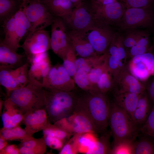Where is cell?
<instances>
[{"label":"cell","instance_id":"obj_1","mask_svg":"<svg viewBox=\"0 0 154 154\" xmlns=\"http://www.w3.org/2000/svg\"><path fill=\"white\" fill-rule=\"evenodd\" d=\"M110 103L106 94L85 92L78 97L75 109L82 111L88 116L98 133H104L108 125Z\"/></svg>","mask_w":154,"mask_h":154},{"label":"cell","instance_id":"obj_2","mask_svg":"<svg viewBox=\"0 0 154 154\" xmlns=\"http://www.w3.org/2000/svg\"><path fill=\"white\" fill-rule=\"evenodd\" d=\"M44 88V108L47 114L48 121L54 123L73 113L78 97L72 91Z\"/></svg>","mask_w":154,"mask_h":154},{"label":"cell","instance_id":"obj_3","mask_svg":"<svg viewBox=\"0 0 154 154\" xmlns=\"http://www.w3.org/2000/svg\"><path fill=\"white\" fill-rule=\"evenodd\" d=\"M108 125L113 143L123 140L135 141L140 131L128 113L114 101L110 103Z\"/></svg>","mask_w":154,"mask_h":154},{"label":"cell","instance_id":"obj_4","mask_svg":"<svg viewBox=\"0 0 154 154\" xmlns=\"http://www.w3.org/2000/svg\"><path fill=\"white\" fill-rule=\"evenodd\" d=\"M7 98L18 106L24 114L44 108V88L31 82L25 86L10 92Z\"/></svg>","mask_w":154,"mask_h":154},{"label":"cell","instance_id":"obj_5","mask_svg":"<svg viewBox=\"0 0 154 154\" xmlns=\"http://www.w3.org/2000/svg\"><path fill=\"white\" fill-rule=\"evenodd\" d=\"M23 10L30 25L28 33L44 29L51 25L55 18L44 4L39 0H30Z\"/></svg>","mask_w":154,"mask_h":154},{"label":"cell","instance_id":"obj_6","mask_svg":"<svg viewBox=\"0 0 154 154\" xmlns=\"http://www.w3.org/2000/svg\"><path fill=\"white\" fill-rule=\"evenodd\" d=\"M151 6L143 8H127L117 25L122 30H133L150 26L154 19Z\"/></svg>","mask_w":154,"mask_h":154},{"label":"cell","instance_id":"obj_7","mask_svg":"<svg viewBox=\"0 0 154 154\" xmlns=\"http://www.w3.org/2000/svg\"><path fill=\"white\" fill-rule=\"evenodd\" d=\"M83 32L96 53L99 55L106 52L115 33L110 26L96 23Z\"/></svg>","mask_w":154,"mask_h":154},{"label":"cell","instance_id":"obj_8","mask_svg":"<svg viewBox=\"0 0 154 154\" xmlns=\"http://www.w3.org/2000/svg\"><path fill=\"white\" fill-rule=\"evenodd\" d=\"M72 135L98 131L92 121L84 113L75 109L69 116L54 123Z\"/></svg>","mask_w":154,"mask_h":154},{"label":"cell","instance_id":"obj_9","mask_svg":"<svg viewBox=\"0 0 154 154\" xmlns=\"http://www.w3.org/2000/svg\"><path fill=\"white\" fill-rule=\"evenodd\" d=\"M90 6L95 23L110 26L118 24L125 9L123 5L117 1L105 5L91 3Z\"/></svg>","mask_w":154,"mask_h":154},{"label":"cell","instance_id":"obj_10","mask_svg":"<svg viewBox=\"0 0 154 154\" xmlns=\"http://www.w3.org/2000/svg\"><path fill=\"white\" fill-rule=\"evenodd\" d=\"M70 30L84 31L95 23L90 6L83 2L68 14L61 18Z\"/></svg>","mask_w":154,"mask_h":154},{"label":"cell","instance_id":"obj_11","mask_svg":"<svg viewBox=\"0 0 154 154\" xmlns=\"http://www.w3.org/2000/svg\"><path fill=\"white\" fill-rule=\"evenodd\" d=\"M74 80L62 64L52 66L43 82V87L52 89L71 91L75 88Z\"/></svg>","mask_w":154,"mask_h":154},{"label":"cell","instance_id":"obj_12","mask_svg":"<svg viewBox=\"0 0 154 154\" xmlns=\"http://www.w3.org/2000/svg\"><path fill=\"white\" fill-rule=\"evenodd\" d=\"M50 48L54 53L63 60L70 45L67 28L61 18L55 17L51 25Z\"/></svg>","mask_w":154,"mask_h":154},{"label":"cell","instance_id":"obj_13","mask_svg":"<svg viewBox=\"0 0 154 154\" xmlns=\"http://www.w3.org/2000/svg\"><path fill=\"white\" fill-rule=\"evenodd\" d=\"M20 47L24 50L27 58L47 51L50 48L48 32L43 29L28 33Z\"/></svg>","mask_w":154,"mask_h":154},{"label":"cell","instance_id":"obj_14","mask_svg":"<svg viewBox=\"0 0 154 154\" xmlns=\"http://www.w3.org/2000/svg\"><path fill=\"white\" fill-rule=\"evenodd\" d=\"M113 89L140 95L145 90V86L144 82L139 81L131 73L126 64L115 80Z\"/></svg>","mask_w":154,"mask_h":154},{"label":"cell","instance_id":"obj_15","mask_svg":"<svg viewBox=\"0 0 154 154\" xmlns=\"http://www.w3.org/2000/svg\"><path fill=\"white\" fill-rule=\"evenodd\" d=\"M48 122L47 113L44 108L27 112L24 115L22 122L24 129L29 135L42 130Z\"/></svg>","mask_w":154,"mask_h":154},{"label":"cell","instance_id":"obj_16","mask_svg":"<svg viewBox=\"0 0 154 154\" xmlns=\"http://www.w3.org/2000/svg\"><path fill=\"white\" fill-rule=\"evenodd\" d=\"M68 37L70 44L76 54L80 57H87L98 55L83 31L69 30Z\"/></svg>","mask_w":154,"mask_h":154},{"label":"cell","instance_id":"obj_17","mask_svg":"<svg viewBox=\"0 0 154 154\" xmlns=\"http://www.w3.org/2000/svg\"><path fill=\"white\" fill-rule=\"evenodd\" d=\"M1 114L3 127L5 128L19 125L22 122L24 115L20 108L7 98L4 101Z\"/></svg>","mask_w":154,"mask_h":154},{"label":"cell","instance_id":"obj_18","mask_svg":"<svg viewBox=\"0 0 154 154\" xmlns=\"http://www.w3.org/2000/svg\"><path fill=\"white\" fill-rule=\"evenodd\" d=\"M15 51L1 42L0 44V67L15 69L23 65L26 55L18 53Z\"/></svg>","mask_w":154,"mask_h":154},{"label":"cell","instance_id":"obj_19","mask_svg":"<svg viewBox=\"0 0 154 154\" xmlns=\"http://www.w3.org/2000/svg\"><path fill=\"white\" fill-rule=\"evenodd\" d=\"M153 104L146 90L139 95L137 106L131 117L133 121L139 129L147 119Z\"/></svg>","mask_w":154,"mask_h":154},{"label":"cell","instance_id":"obj_20","mask_svg":"<svg viewBox=\"0 0 154 154\" xmlns=\"http://www.w3.org/2000/svg\"><path fill=\"white\" fill-rule=\"evenodd\" d=\"M114 101L125 110L131 118L139 95L129 92H119L114 90Z\"/></svg>","mask_w":154,"mask_h":154},{"label":"cell","instance_id":"obj_21","mask_svg":"<svg viewBox=\"0 0 154 154\" xmlns=\"http://www.w3.org/2000/svg\"><path fill=\"white\" fill-rule=\"evenodd\" d=\"M51 66L49 58L30 64L28 71L29 82L42 86L45 78Z\"/></svg>","mask_w":154,"mask_h":154},{"label":"cell","instance_id":"obj_22","mask_svg":"<svg viewBox=\"0 0 154 154\" xmlns=\"http://www.w3.org/2000/svg\"><path fill=\"white\" fill-rule=\"evenodd\" d=\"M14 15L3 22V27L5 36L3 40L1 42L17 51L19 47L16 43V23Z\"/></svg>","mask_w":154,"mask_h":154},{"label":"cell","instance_id":"obj_23","mask_svg":"<svg viewBox=\"0 0 154 154\" xmlns=\"http://www.w3.org/2000/svg\"><path fill=\"white\" fill-rule=\"evenodd\" d=\"M44 4L54 17L62 18L66 16L74 7L70 0H51Z\"/></svg>","mask_w":154,"mask_h":154},{"label":"cell","instance_id":"obj_24","mask_svg":"<svg viewBox=\"0 0 154 154\" xmlns=\"http://www.w3.org/2000/svg\"><path fill=\"white\" fill-rule=\"evenodd\" d=\"M14 16L16 23V43L20 47V42L24 36L29 32L30 25L22 7L15 13Z\"/></svg>","mask_w":154,"mask_h":154},{"label":"cell","instance_id":"obj_25","mask_svg":"<svg viewBox=\"0 0 154 154\" xmlns=\"http://www.w3.org/2000/svg\"><path fill=\"white\" fill-rule=\"evenodd\" d=\"M22 0H0V19L3 22L22 7Z\"/></svg>","mask_w":154,"mask_h":154},{"label":"cell","instance_id":"obj_26","mask_svg":"<svg viewBox=\"0 0 154 154\" xmlns=\"http://www.w3.org/2000/svg\"><path fill=\"white\" fill-rule=\"evenodd\" d=\"M0 135L7 141L20 140L21 141L33 137L19 125L10 128L3 127L0 129Z\"/></svg>","mask_w":154,"mask_h":154},{"label":"cell","instance_id":"obj_27","mask_svg":"<svg viewBox=\"0 0 154 154\" xmlns=\"http://www.w3.org/2000/svg\"><path fill=\"white\" fill-rule=\"evenodd\" d=\"M106 56V53L101 55L77 58L76 62V70H82L88 73L93 68L104 61Z\"/></svg>","mask_w":154,"mask_h":154},{"label":"cell","instance_id":"obj_28","mask_svg":"<svg viewBox=\"0 0 154 154\" xmlns=\"http://www.w3.org/2000/svg\"><path fill=\"white\" fill-rule=\"evenodd\" d=\"M76 84L85 92L93 93L99 92L96 86L90 80L88 73L82 70H78L73 78Z\"/></svg>","mask_w":154,"mask_h":154},{"label":"cell","instance_id":"obj_29","mask_svg":"<svg viewBox=\"0 0 154 154\" xmlns=\"http://www.w3.org/2000/svg\"><path fill=\"white\" fill-rule=\"evenodd\" d=\"M108 134H104L94 142L88 149L86 154H110L111 148L110 146Z\"/></svg>","mask_w":154,"mask_h":154},{"label":"cell","instance_id":"obj_30","mask_svg":"<svg viewBox=\"0 0 154 154\" xmlns=\"http://www.w3.org/2000/svg\"><path fill=\"white\" fill-rule=\"evenodd\" d=\"M0 83L6 89L7 94L19 88L12 74L11 69L0 67Z\"/></svg>","mask_w":154,"mask_h":154},{"label":"cell","instance_id":"obj_31","mask_svg":"<svg viewBox=\"0 0 154 154\" xmlns=\"http://www.w3.org/2000/svg\"><path fill=\"white\" fill-rule=\"evenodd\" d=\"M43 135L56 137L64 141L65 143L73 135L54 124L48 122L42 130Z\"/></svg>","mask_w":154,"mask_h":154},{"label":"cell","instance_id":"obj_32","mask_svg":"<svg viewBox=\"0 0 154 154\" xmlns=\"http://www.w3.org/2000/svg\"><path fill=\"white\" fill-rule=\"evenodd\" d=\"M29 64L27 62L18 68L11 69L12 76L19 88L25 86L29 82L28 76Z\"/></svg>","mask_w":154,"mask_h":154},{"label":"cell","instance_id":"obj_33","mask_svg":"<svg viewBox=\"0 0 154 154\" xmlns=\"http://www.w3.org/2000/svg\"><path fill=\"white\" fill-rule=\"evenodd\" d=\"M145 135L135 141L134 154H154V141Z\"/></svg>","mask_w":154,"mask_h":154},{"label":"cell","instance_id":"obj_34","mask_svg":"<svg viewBox=\"0 0 154 154\" xmlns=\"http://www.w3.org/2000/svg\"><path fill=\"white\" fill-rule=\"evenodd\" d=\"M135 141L126 140L113 143L110 154H134Z\"/></svg>","mask_w":154,"mask_h":154},{"label":"cell","instance_id":"obj_35","mask_svg":"<svg viewBox=\"0 0 154 154\" xmlns=\"http://www.w3.org/2000/svg\"><path fill=\"white\" fill-rule=\"evenodd\" d=\"M127 64L131 73L141 81L144 82L150 76L149 71L142 62L133 64L129 62Z\"/></svg>","mask_w":154,"mask_h":154},{"label":"cell","instance_id":"obj_36","mask_svg":"<svg viewBox=\"0 0 154 154\" xmlns=\"http://www.w3.org/2000/svg\"><path fill=\"white\" fill-rule=\"evenodd\" d=\"M76 59L75 50L70 44L65 57L63 60L62 65L72 78L77 71L76 66Z\"/></svg>","mask_w":154,"mask_h":154},{"label":"cell","instance_id":"obj_37","mask_svg":"<svg viewBox=\"0 0 154 154\" xmlns=\"http://www.w3.org/2000/svg\"><path fill=\"white\" fill-rule=\"evenodd\" d=\"M114 86V80L108 70L103 73L96 85L99 92L105 94L113 89Z\"/></svg>","mask_w":154,"mask_h":154},{"label":"cell","instance_id":"obj_38","mask_svg":"<svg viewBox=\"0 0 154 154\" xmlns=\"http://www.w3.org/2000/svg\"><path fill=\"white\" fill-rule=\"evenodd\" d=\"M107 56L108 71L112 75L114 81L126 64L121 61L118 56L108 55Z\"/></svg>","mask_w":154,"mask_h":154},{"label":"cell","instance_id":"obj_39","mask_svg":"<svg viewBox=\"0 0 154 154\" xmlns=\"http://www.w3.org/2000/svg\"><path fill=\"white\" fill-rule=\"evenodd\" d=\"M95 133H87L79 135L78 138L79 152L86 153L92 144L98 139Z\"/></svg>","mask_w":154,"mask_h":154},{"label":"cell","instance_id":"obj_40","mask_svg":"<svg viewBox=\"0 0 154 154\" xmlns=\"http://www.w3.org/2000/svg\"><path fill=\"white\" fill-rule=\"evenodd\" d=\"M108 70L106 56L104 61L93 68L88 73V78L92 83L96 86L102 74Z\"/></svg>","mask_w":154,"mask_h":154},{"label":"cell","instance_id":"obj_41","mask_svg":"<svg viewBox=\"0 0 154 154\" xmlns=\"http://www.w3.org/2000/svg\"><path fill=\"white\" fill-rule=\"evenodd\" d=\"M79 134L73 135L59 151L60 154H75L79 153L78 138Z\"/></svg>","mask_w":154,"mask_h":154},{"label":"cell","instance_id":"obj_42","mask_svg":"<svg viewBox=\"0 0 154 154\" xmlns=\"http://www.w3.org/2000/svg\"><path fill=\"white\" fill-rule=\"evenodd\" d=\"M129 62L133 64L142 62L145 65L150 72L154 64V55L150 52H148L133 57L130 59Z\"/></svg>","mask_w":154,"mask_h":154},{"label":"cell","instance_id":"obj_43","mask_svg":"<svg viewBox=\"0 0 154 154\" xmlns=\"http://www.w3.org/2000/svg\"><path fill=\"white\" fill-rule=\"evenodd\" d=\"M139 130L144 135L154 137V103L147 119Z\"/></svg>","mask_w":154,"mask_h":154},{"label":"cell","instance_id":"obj_44","mask_svg":"<svg viewBox=\"0 0 154 154\" xmlns=\"http://www.w3.org/2000/svg\"><path fill=\"white\" fill-rule=\"evenodd\" d=\"M126 35L123 37V42L126 51L136 44L143 32L130 30Z\"/></svg>","mask_w":154,"mask_h":154},{"label":"cell","instance_id":"obj_45","mask_svg":"<svg viewBox=\"0 0 154 154\" xmlns=\"http://www.w3.org/2000/svg\"><path fill=\"white\" fill-rule=\"evenodd\" d=\"M114 39L118 49L119 59L126 64L127 61V53L123 42V36L120 34L115 33Z\"/></svg>","mask_w":154,"mask_h":154},{"label":"cell","instance_id":"obj_46","mask_svg":"<svg viewBox=\"0 0 154 154\" xmlns=\"http://www.w3.org/2000/svg\"><path fill=\"white\" fill-rule=\"evenodd\" d=\"M19 146L33 148H47L43 137L36 139L34 137L28 140L21 141Z\"/></svg>","mask_w":154,"mask_h":154},{"label":"cell","instance_id":"obj_47","mask_svg":"<svg viewBox=\"0 0 154 154\" xmlns=\"http://www.w3.org/2000/svg\"><path fill=\"white\" fill-rule=\"evenodd\" d=\"M43 137L47 146L60 151L65 143L61 139L50 135H43Z\"/></svg>","mask_w":154,"mask_h":154},{"label":"cell","instance_id":"obj_48","mask_svg":"<svg viewBox=\"0 0 154 154\" xmlns=\"http://www.w3.org/2000/svg\"><path fill=\"white\" fill-rule=\"evenodd\" d=\"M151 47L136 44L127 51V60L133 57L149 52Z\"/></svg>","mask_w":154,"mask_h":154},{"label":"cell","instance_id":"obj_49","mask_svg":"<svg viewBox=\"0 0 154 154\" xmlns=\"http://www.w3.org/2000/svg\"><path fill=\"white\" fill-rule=\"evenodd\" d=\"M126 8H143L151 6L154 0H124Z\"/></svg>","mask_w":154,"mask_h":154},{"label":"cell","instance_id":"obj_50","mask_svg":"<svg viewBox=\"0 0 154 154\" xmlns=\"http://www.w3.org/2000/svg\"><path fill=\"white\" fill-rule=\"evenodd\" d=\"M145 90L151 101L154 103V75H151L144 82Z\"/></svg>","mask_w":154,"mask_h":154},{"label":"cell","instance_id":"obj_51","mask_svg":"<svg viewBox=\"0 0 154 154\" xmlns=\"http://www.w3.org/2000/svg\"><path fill=\"white\" fill-rule=\"evenodd\" d=\"M20 154H44L47 148L33 149L22 146L19 147Z\"/></svg>","mask_w":154,"mask_h":154},{"label":"cell","instance_id":"obj_52","mask_svg":"<svg viewBox=\"0 0 154 154\" xmlns=\"http://www.w3.org/2000/svg\"><path fill=\"white\" fill-rule=\"evenodd\" d=\"M0 154H20L19 149L15 144H8L0 151Z\"/></svg>","mask_w":154,"mask_h":154},{"label":"cell","instance_id":"obj_53","mask_svg":"<svg viewBox=\"0 0 154 154\" xmlns=\"http://www.w3.org/2000/svg\"><path fill=\"white\" fill-rule=\"evenodd\" d=\"M91 3L96 4L105 5L113 2L116 0H90Z\"/></svg>","mask_w":154,"mask_h":154},{"label":"cell","instance_id":"obj_54","mask_svg":"<svg viewBox=\"0 0 154 154\" xmlns=\"http://www.w3.org/2000/svg\"><path fill=\"white\" fill-rule=\"evenodd\" d=\"M7 141L0 135V151L8 145Z\"/></svg>","mask_w":154,"mask_h":154},{"label":"cell","instance_id":"obj_55","mask_svg":"<svg viewBox=\"0 0 154 154\" xmlns=\"http://www.w3.org/2000/svg\"><path fill=\"white\" fill-rule=\"evenodd\" d=\"M83 0H70L72 3L73 4L74 7H77L83 2Z\"/></svg>","mask_w":154,"mask_h":154},{"label":"cell","instance_id":"obj_56","mask_svg":"<svg viewBox=\"0 0 154 154\" xmlns=\"http://www.w3.org/2000/svg\"><path fill=\"white\" fill-rule=\"evenodd\" d=\"M5 100H2L0 98V115L2 112V110L3 108Z\"/></svg>","mask_w":154,"mask_h":154},{"label":"cell","instance_id":"obj_57","mask_svg":"<svg viewBox=\"0 0 154 154\" xmlns=\"http://www.w3.org/2000/svg\"><path fill=\"white\" fill-rule=\"evenodd\" d=\"M150 75H154V64L151 71L150 72Z\"/></svg>","mask_w":154,"mask_h":154},{"label":"cell","instance_id":"obj_58","mask_svg":"<svg viewBox=\"0 0 154 154\" xmlns=\"http://www.w3.org/2000/svg\"><path fill=\"white\" fill-rule=\"evenodd\" d=\"M42 3L45 4L49 2L51 0H39Z\"/></svg>","mask_w":154,"mask_h":154},{"label":"cell","instance_id":"obj_59","mask_svg":"<svg viewBox=\"0 0 154 154\" xmlns=\"http://www.w3.org/2000/svg\"><path fill=\"white\" fill-rule=\"evenodd\" d=\"M152 49H154V38H153V46L152 47Z\"/></svg>","mask_w":154,"mask_h":154},{"label":"cell","instance_id":"obj_60","mask_svg":"<svg viewBox=\"0 0 154 154\" xmlns=\"http://www.w3.org/2000/svg\"><path fill=\"white\" fill-rule=\"evenodd\" d=\"M123 0V1H124V0Z\"/></svg>","mask_w":154,"mask_h":154},{"label":"cell","instance_id":"obj_61","mask_svg":"<svg viewBox=\"0 0 154 154\" xmlns=\"http://www.w3.org/2000/svg\"></svg>","mask_w":154,"mask_h":154},{"label":"cell","instance_id":"obj_62","mask_svg":"<svg viewBox=\"0 0 154 154\" xmlns=\"http://www.w3.org/2000/svg\"></svg>","mask_w":154,"mask_h":154}]
</instances>
